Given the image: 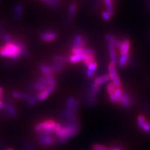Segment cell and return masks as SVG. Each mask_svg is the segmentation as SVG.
<instances>
[{
  "instance_id": "obj_21",
  "label": "cell",
  "mask_w": 150,
  "mask_h": 150,
  "mask_svg": "<svg viewBox=\"0 0 150 150\" xmlns=\"http://www.w3.org/2000/svg\"><path fill=\"white\" fill-rule=\"evenodd\" d=\"M106 8V11L111 16L114 15V9H113V2L112 0H103Z\"/></svg>"
},
{
  "instance_id": "obj_25",
  "label": "cell",
  "mask_w": 150,
  "mask_h": 150,
  "mask_svg": "<svg viewBox=\"0 0 150 150\" xmlns=\"http://www.w3.org/2000/svg\"><path fill=\"white\" fill-rule=\"evenodd\" d=\"M53 60L54 62H56L66 63L67 62H69V58L66 57V56H64L57 55V56H55L53 58Z\"/></svg>"
},
{
  "instance_id": "obj_46",
  "label": "cell",
  "mask_w": 150,
  "mask_h": 150,
  "mask_svg": "<svg viewBox=\"0 0 150 150\" xmlns=\"http://www.w3.org/2000/svg\"><path fill=\"white\" fill-rule=\"evenodd\" d=\"M0 1H1V0H0Z\"/></svg>"
},
{
  "instance_id": "obj_19",
  "label": "cell",
  "mask_w": 150,
  "mask_h": 150,
  "mask_svg": "<svg viewBox=\"0 0 150 150\" xmlns=\"http://www.w3.org/2000/svg\"><path fill=\"white\" fill-rule=\"evenodd\" d=\"M23 7L21 4H17L15 6L14 9V16L16 20H20L23 15Z\"/></svg>"
},
{
  "instance_id": "obj_39",
  "label": "cell",
  "mask_w": 150,
  "mask_h": 150,
  "mask_svg": "<svg viewBox=\"0 0 150 150\" xmlns=\"http://www.w3.org/2000/svg\"><path fill=\"white\" fill-rule=\"evenodd\" d=\"M143 109L144 110H146V111H149L150 110V106L148 104V103H144V104L143 105Z\"/></svg>"
},
{
  "instance_id": "obj_10",
  "label": "cell",
  "mask_w": 150,
  "mask_h": 150,
  "mask_svg": "<svg viewBox=\"0 0 150 150\" xmlns=\"http://www.w3.org/2000/svg\"><path fill=\"white\" fill-rule=\"evenodd\" d=\"M77 7L74 3H72L69 5L68 9V18L67 20V25H70L71 21L73 20V18L76 13Z\"/></svg>"
},
{
  "instance_id": "obj_36",
  "label": "cell",
  "mask_w": 150,
  "mask_h": 150,
  "mask_svg": "<svg viewBox=\"0 0 150 150\" xmlns=\"http://www.w3.org/2000/svg\"><path fill=\"white\" fill-rule=\"evenodd\" d=\"M101 16L102 18H103V20L106 21H109L111 20V16L107 11H103L101 14Z\"/></svg>"
},
{
  "instance_id": "obj_32",
  "label": "cell",
  "mask_w": 150,
  "mask_h": 150,
  "mask_svg": "<svg viewBox=\"0 0 150 150\" xmlns=\"http://www.w3.org/2000/svg\"><path fill=\"white\" fill-rule=\"evenodd\" d=\"M94 59H95V57H94V56H93V55L87 56L85 60L83 62L84 66H86V67H87L89 64H91V63H93L94 62Z\"/></svg>"
},
{
  "instance_id": "obj_30",
  "label": "cell",
  "mask_w": 150,
  "mask_h": 150,
  "mask_svg": "<svg viewBox=\"0 0 150 150\" xmlns=\"http://www.w3.org/2000/svg\"><path fill=\"white\" fill-rule=\"evenodd\" d=\"M38 101H39V100H38V95L36 93L34 95H32L31 97L30 98V99L27 102H28V104L30 106H33L36 104Z\"/></svg>"
},
{
  "instance_id": "obj_11",
  "label": "cell",
  "mask_w": 150,
  "mask_h": 150,
  "mask_svg": "<svg viewBox=\"0 0 150 150\" xmlns=\"http://www.w3.org/2000/svg\"><path fill=\"white\" fill-rule=\"evenodd\" d=\"M97 66H98L97 63L95 62V61L88 66L86 68V71L85 73L87 78H91L95 76L96 69L97 68Z\"/></svg>"
},
{
  "instance_id": "obj_40",
  "label": "cell",
  "mask_w": 150,
  "mask_h": 150,
  "mask_svg": "<svg viewBox=\"0 0 150 150\" xmlns=\"http://www.w3.org/2000/svg\"><path fill=\"white\" fill-rule=\"evenodd\" d=\"M86 40L83 39V40H82V41L81 42L80 45H79V48H84V47H85V46H86Z\"/></svg>"
},
{
  "instance_id": "obj_22",
  "label": "cell",
  "mask_w": 150,
  "mask_h": 150,
  "mask_svg": "<svg viewBox=\"0 0 150 150\" xmlns=\"http://www.w3.org/2000/svg\"><path fill=\"white\" fill-rule=\"evenodd\" d=\"M83 40V38L81 35H76L75 36L73 41V48H79Z\"/></svg>"
},
{
  "instance_id": "obj_13",
  "label": "cell",
  "mask_w": 150,
  "mask_h": 150,
  "mask_svg": "<svg viewBox=\"0 0 150 150\" xmlns=\"http://www.w3.org/2000/svg\"><path fill=\"white\" fill-rule=\"evenodd\" d=\"M108 51H109L111 63L115 64L116 62H117L116 51H115V46L114 45L108 43Z\"/></svg>"
},
{
  "instance_id": "obj_15",
  "label": "cell",
  "mask_w": 150,
  "mask_h": 150,
  "mask_svg": "<svg viewBox=\"0 0 150 150\" xmlns=\"http://www.w3.org/2000/svg\"><path fill=\"white\" fill-rule=\"evenodd\" d=\"M130 48V41L129 40L126 39L122 41V45L120 50V53L121 55H124L129 53V50Z\"/></svg>"
},
{
  "instance_id": "obj_43",
  "label": "cell",
  "mask_w": 150,
  "mask_h": 150,
  "mask_svg": "<svg viewBox=\"0 0 150 150\" xmlns=\"http://www.w3.org/2000/svg\"><path fill=\"white\" fill-rule=\"evenodd\" d=\"M39 1H40L41 2H43V3H47L48 1V0H39Z\"/></svg>"
},
{
  "instance_id": "obj_5",
  "label": "cell",
  "mask_w": 150,
  "mask_h": 150,
  "mask_svg": "<svg viewBox=\"0 0 150 150\" xmlns=\"http://www.w3.org/2000/svg\"><path fill=\"white\" fill-rule=\"evenodd\" d=\"M84 101H85V105L89 107H92L95 106L99 98V94H96L92 92L90 89H88L86 91V95H84Z\"/></svg>"
},
{
  "instance_id": "obj_26",
  "label": "cell",
  "mask_w": 150,
  "mask_h": 150,
  "mask_svg": "<svg viewBox=\"0 0 150 150\" xmlns=\"http://www.w3.org/2000/svg\"><path fill=\"white\" fill-rule=\"evenodd\" d=\"M139 129L144 133L150 134V121L147 120Z\"/></svg>"
},
{
  "instance_id": "obj_23",
  "label": "cell",
  "mask_w": 150,
  "mask_h": 150,
  "mask_svg": "<svg viewBox=\"0 0 150 150\" xmlns=\"http://www.w3.org/2000/svg\"><path fill=\"white\" fill-rule=\"evenodd\" d=\"M40 69L41 73L43 74H52L50 68L48 64H41L40 66Z\"/></svg>"
},
{
  "instance_id": "obj_27",
  "label": "cell",
  "mask_w": 150,
  "mask_h": 150,
  "mask_svg": "<svg viewBox=\"0 0 150 150\" xmlns=\"http://www.w3.org/2000/svg\"><path fill=\"white\" fill-rule=\"evenodd\" d=\"M123 90H122V88L121 87L119 88H116L115 94V96L116 98V100H117V104L119 103V101H120V100L121 99V97L123 96Z\"/></svg>"
},
{
  "instance_id": "obj_20",
  "label": "cell",
  "mask_w": 150,
  "mask_h": 150,
  "mask_svg": "<svg viewBox=\"0 0 150 150\" xmlns=\"http://www.w3.org/2000/svg\"><path fill=\"white\" fill-rule=\"evenodd\" d=\"M30 87L32 90L38 91L39 92L45 91V90H46V88H48L46 85H45V84H41L38 82H36V81L32 83L30 85Z\"/></svg>"
},
{
  "instance_id": "obj_45",
  "label": "cell",
  "mask_w": 150,
  "mask_h": 150,
  "mask_svg": "<svg viewBox=\"0 0 150 150\" xmlns=\"http://www.w3.org/2000/svg\"><path fill=\"white\" fill-rule=\"evenodd\" d=\"M112 2H113V3H114V2H115V1H116V0H112Z\"/></svg>"
},
{
  "instance_id": "obj_16",
  "label": "cell",
  "mask_w": 150,
  "mask_h": 150,
  "mask_svg": "<svg viewBox=\"0 0 150 150\" xmlns=\"http://www.w3.org/2000/svg\"><path fill=\"white\" fill-rule=\"evenodd\" d=\"M86 56V55L84 54L72 55L69 58V62L71 63H78L79 62H82L85 60Z\"/></svg>"
},
{
  "instance_id": "obj_29",
  "label": "cell",
  "mask_w": 150,
  "mask_h": 150,
  "mask_svg": "<svg viewBox=\"0 0 150 150\" xmlns=\"http://www.w3.org/2000/svg\"><path fill=\"white\" fill-rule=\"evenodd\" d=\"M47 5L51 6L53 9H57L59 4V0H48V1L46 3Z\"/></svg>"
},
{
  "instance_id": "obj_41",
  "label": "cell",
  "mask_w": 150,
  "mask_h": 150,
  "mask_svg": "<svg viewBox=\"0 0 150 150\" xmlns=\"http://www.w3.org/2000/svg\"><path fill=\"white\" fill-rule=\"evenodd\" d=\"M3 95H4V90L3 88L0 87V100H3Z\"/></svg>"
},
{
  "instance_id": "obj_28",
  "label": "cell",
  "mask_w": 150,
  "mask_h": 150,
  "mask_svg": "<svg viewBox=\"0 0 150 150\" xmlns=\"http://www.w3.org/2000/svg\"><path fill=\"white\" fill-rule=\"evenodd\" d=\"M116 88L117 87L112 82L108 84V85L106 86V91H107L108 95H110V94L115 93Z\"/></svg>"
},
{
  "instance_id": "obj_2",
  "label": "cell",
  "mask_w": 150,
  "mask_h": 150,
  "mask_svg": "<svg viewBox=\"0 0 150 150\" xmlns=\"http://www.w3.org/2000/svg\"><path fill=\"white\" fill-rule=\"evenodd\" d=\"M136 98L134 95L127 91H124L123 96H122L121 99L118 103V105L120 106L122 108L128 110L134 104Z\"/></svg>"
},
{
  "instance_id": "obj_3",
  "label": "cell",
  "mask_w": 150,
  "mask_h": 150,
  "mask_svg": "<svg viewBox=\"0 0 150 150\" xmlns=\"http://www.w3.org/2000/svg\"><path fill=\"white\" fill-rule=\"evenodd\" d=\"M38 141L42 146H49L54 143V134L41 131L38 133Z\"/></svg>"
},
{
  "instance_id": "obj_9",
  "label": "cell",
  "mask_w": 150,
  "mask_h": 150,
  "mask_svg": "<svg viewBox=\"0 0 150 150\" xmlns=\"http://www.w3.org/2000/svg\"><path fill=\"white\" fill-rule=\"evenodd\" d=\"M5 108L6 111L9 116L12 117V118H15L17 112L15 106L13 105L12 102L9 100H7L5 103Z\"/></svg>"
},
{
  "instance_id": "obj_17",
  "label": "cell",
  "mask_w": 150,
  "mask_h": 150,
  "mask_svg": "<svg viewBox=\"0 0 150 150\" xmlns=\"http://www.w3.org/2000/svg\"><path fill=\"white\" fill-rule=\"evenodd\" d=\"M11 95L13 98H16V99H22L28 101L30 99L31 97V95L28 93H22L18 91H13L11 94Z\"/></svg>"
},
{
  "instance_id": "obj_33",
  "label": "cell",
  "mask_w": 150,
  "mask_h": 150,
  "mask_svg": "<svg viewBox=\"0 0 150 150\" xmlns=\"http://www.w3.org/2000/svg\"><path fill=\"white\" fill-rule=\"evenodd\" d=\"M2 40L4 42V43H9V42H11L13 39L12 36L8 34V33H4L2 35Z\"/></svg>"
},
{
  "instance_id": "obj_38",
  "label": "cell",
  "mask_w": 150,
  "mask_h": 150,
  "mask_svg": "<svg viewBox=\"0 0 150 150\" xmlns=\"http://www.w3.org/2000/svg\"><path fill=\"white\" fill-rule=\"evenodd\" d=\"M108 150H123V149L120 146H112L108 148Z\"/></svg>"
},
{
  "instance_id": "obj_12",
  "label": "cell",
  "mask_w": 150,
  "mask_h": 150,
  "mask_svg": "<svg viewBox=\"0 0 150 150\" xmlns=\"http://www.w3.org/2000/svg\"><path fill=\"white\" fill-rule=\"evenodd\" d=\"M110 80H111V78L109 76V74H107L103 75V76H98L95 78V79H94L93 83L96 84V85L101 87V86H102L103 84L109 82Z\"/></svg>"
},
{
  "instance_id": "obj_35",
  "label": "cell",
  "mask_w": 150,
  "mask_h": 150,
  "mask_svg": "<svg viewBox=\"0 0 150 150\" xmlns=\"http://www.w3.org/2000/svg\"><path fill=\"white\" fill-rule=\"evenodd\" d=\"M23 147L25 150H35V146L31 143L25 142L23 144Z\"/></svg>"
},
{
  "instance_id": "obj_7",
  "label": "cell",
  "mask_w": 150,
  "mask_h": 150,
  "mask_svg": "<svg viewBox=\"0 0 150 150\" xmlns=\"http://www.w3.org/2000/svg\"><path fill=\"white\" fill-rule=\"evenodd\" d=\"M50 68L51 73H59L61 71H62L66 67V64L64 63L60 62H53L48 64Z\"/></svg>"
},
{
  "instance_id": "obj_37",
  "label": "cell",
  "mask_w": 150,
  "mask_h": 150,
  "mask_svg": "<svg viewBox=\"0 0 150 150\" xmlns=\"http://www.w3.org/2000/svg\"><path fill=\"white\" fill-rule=\"evenodd\" d=\"M84 54L86 56H90V55L94 56V54H95V51H94L93 49L86 48V49H84Z\"/></svg>"
},
{
  "instance_id": "obj_6",
  "label": "cell",
  "mask_w": 150,
  "mask_h": 150,
  "mask_svg": "<svg viewBox=\"0 0 150 150\" xmlns=\"http://www.w3.org/2000/svg\"><path fill=\"white\" fill-rule=\"evenodd\" d=\"M58 35L52 31H45L41 33L40 35V39L46 43H51L57 38Z\"/></svg>"
},
{
  "instance_id": "obj_18",
  "label": "cell",
  "mask_w": 150,
  "mask_h": 150,
  "mask_svg": "<svg viewBox=\"0 0 150 150\" xmlns=\"http://www.w3.org/2000/svg\"><path fill=\"white\" fill-rule=\"evenodd\" d=\"M129 53L124 54V55H121L118 61V64L120 68H124L126 65H127L128 63L129 62Z\"/></svg>"
},
{
  "instance_id": "obj_42",
  "label": "cell",
  "mask_w": 150,
  "mask_h": 150,
  "mask_svg": "<svg viewBox=\"0 0 150 150\" xmlns=\"http://www.w3.org/2000/svg\"><path fill=\"white\" fill-rule=\"evenodd\" d=\"M5 108V103H4L3 100H0V109H4Z\"/></svg>"
},
{
  "instance_id": "obj_1",
  "label": "cell",
  "mask_w": 150,
  "mask_h": 150,
  "mask_svg": "<svg viewBox=\"0 0 150 150\" xmlns=\"http://www.w3.org/2000/svg\"><path fill=\"white\" fill-rule=\"evenodd\" d=\"M28 55L25 43L23 41L13 40L11 42L0 46V56L4 58L18 59L20 56Z\"/></svg>"
},
{
  "instance_id": "obj_14",
  "label": "cell",
  "mask_w": 150,
  "mask_h": 150,
  "mask_svg": "<svg viewBox=\"0 0 150 150\" xmlns=\"http://www.w3.org/2000/svg\"><path fill=\"white\" fill-rule=\"evenodd\" d=\"M105 38L108 41V43L114 45L115 46L117 47L118 49L121 48V46L122 45V41L117 40L113 35H112L111 34H106L105 35Z\"/></svg>"
},
{
  "instance_id": "obj_44",
  "label": "cell",
  "mask_w": 150,
  "mask_h": 150,
  "mask_svg": "<svg viewBox=\"0 0 150 150\" xmlns=\"http://www.w3.org/2000/svg\"><path fill=\"white\" fill-rule=\"evenodd\" d=\"M6 150H14V149H13V148H8V149H7Z\"/></svg>"
},
{
  "instance_id": "obj_31",
  "label": "cell",
  "mask_w": 150,
  "mask_h": 150,
  "mask_svg": "<svg viewBox=\"0 0 150 150\" xmlns=\"http://www.w3.org/2000/svg\"><path fill=\"white\" fill-rule=\"evenodd\" d=\"M84 48H73L71 50V53L73 55L83 54H84Z\"/></svg>"
},
{
  "instance_id": "obj_34",
  "label": "cell",
  "mask_w": 150,
  "mask_h": 150,
  "mask_svg": "<svg viewBox=\"0 0 150 150\" xmlns=\"http://www.w3.org/2000/svg\"><path fill=\"white\" fill-rule=\"evenodd\" d=\"M92 150H108V148L101 144H95L92 146Z\"/></svg>"
},
{
  "instance_id": "obj_4",
  "label": "cell",
  "mask_w": 150,
  "mask_h": 150,
  "mask_svg": "<svg viewBox=\"0 0 150 150\" xmlns=\"http://www.w3.org/2000/svg\"><path fill=\"white\" fill-rule=\"evenodd\" d=\"M108 74L111 78V80L112 81V83L117 88L121 86V83L118 76V73H117L115 64L110 63L108 65Z\"/></svg>"
},
{
  "instance_id": "obj_8",
  "label": "cell",
  "mask_w": 150,
  "mask_h": 150,
  "mask_svg": "<svg viewBox=\"0 0 150 150\" xmlns=\"http://www.w3.org/2000/svg\"><path fill=\"white\" fill-rule=\"evenodd\" d=\"M54 89L55 87L50 86L47 88L46 90H45V91L37 93V95L39 101L45 100L46 98L49 96V95H50L53 92Z\"/></svg>"
},
{
  "instance_id": "obj_24",
  "label": "cell",
  "mask_w": 150,
  "mask_h": 150,
  "mask_svg": "<svg viewBox=\"0 0 150 150\" xmlns=\"http://www.w3.org/2000/svg\"><path fill=\"white\" fill-rule=\"evenodd\" d=\"M147 121L146 116L143 115H139L137 118V126L139 129L142 127L145 122Z\"/></svg>"
}]
</instances>
